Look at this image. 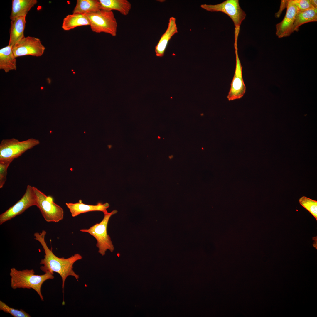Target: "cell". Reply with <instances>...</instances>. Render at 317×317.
Wrapping results in <instances>:
<instances>
[{
    "label": "cell",
    "instance_id": "6da1fadb",
    "mask_svg": "<svg viewBox=\"0 0 317 317\" xmlns=\"http://www.w3.org/2000/svg\"><path fill=\"white\" fill-rule=\"evenodd\" d=\"M46 231L43 230L41 232H35L34 234V239L38 241L42 245L44 251V258L41 259L40 264L43 265L40 269L45 273L50 272L53 273L56 272L61 277L62 280V292H64L65 280L69 276H72L78 281L79 275L73 270V265L77 261L82 259V256L77 253L67 258H59L55 255L48 247L45 241Z\"/></svg>",
    "mask_w": 317,
    "mask_h": 317
},
{
    "label": "cell",
    "instance_id": "7a4b0ae2",
    "mask_svg": "<svg viewBox=\"0 0 317 317\" xmlns=\"http://www.w3.org/2000/svg\"><path fill=\"white\" fill-rule=\"evenodd\" d=\"M53 273L47 272L41 275L35 274L33 269L18 270L14 268L10 269L11 286L14 289L17 288L32 289L39 295L41 301H43L41 289L43 283L49 279L54 278Z\"/></svg>",
    "mask_w": 317,
    "mask_h": 317
},
{
    "label": "cell",
    "instance_id": "3957f363",
    "mask_svg": "<svg viewBox=\"0 0 317 317\" xmlns=\"http://www.w3.org/2000/svg\"><path fill=\"white\" fill-rule=\"evenodd\" d=\"M117 212L116 210L110 213H104V217L99 223H97L88 229H82L80 231L89 233L96 239V247L98 252L102 256L104 255L107 250L112 252L114 247L110 236L107 232V227L109 220L112 216Z\"/></svg>",
    "mask_w": 317,
    "mask_h": 317
},
{
    "label": "cell",
    "instance_id": "277c9868",
    "mask_svg": "<svg viewBox=\"0 0 317 317\" xmlns=\"http://www.w3.org/2000/svg\"><path fill=\"white\" fill-rule=\"evenodd\" d=\"M90 22L92 31L100 33L104 32L116 36L117 24L112 11L100 9L99 11L83 14Z\"/></svg>",
    "mask_w": 317,
    "mask_h": 317
},
{
    "label": "cell",
    "instance_id": "5b68a950",
    "mask_svg": "<svg viewBox=\"0 0 317 317\" xmlns=\"http://www.w3.org/2000/svg\"><path fill=\"white\" fill-rule=\"evenodd\" d=\"M40 143L38 140L33 138L22 141L15 138L3 139L0 144V160L12 162Z\"/></svg>",
    "mask_w": 317,
    "mask_h": 317
},
{
    "label": "cell",
    "instance_id": "8992f818",
    "mask_svg": "<svg viewBox=\"0 0 317 317\" xmlns=\"http://www.w3.org/2000/svg\"><path fill=\"white\" fill-rule=\"evenodd\" d=\"M37 200L36 206L47 222H58L63 219L62 208L53 201V198L47 196L37 188L33 186Z\"/></svg>",
    "mask_w": 317,
    "mask_h": 317
},
{
    "label": "cell",
    "instance_id": "52a82bcc",
    "mask_svg": "<svg viewBox=\"0 0 317 317\" xmlns=\"http://www.w3.org/2000/svg\"><path fill=\"white\" fill-rule=\"evenodd\" d=\"M202 8L211 12H221L228 15L234 23L235 27H240L246 16L240 7L238 0H226L215 5L203 4Z\"/></svg>",
    "mask_w": 317,
    "mask_h": 317
},
{
    "label": "cell",
    "instance_id": "ba28073f",
    "mask_svg": "<svg viewBox=\"0 0 317 317\" xmlns=\"http://www.w3.org/2000/svg\"><path fill=\"white\" fill-rule=\"evenodd\" d=\"M33 206H37L36 197L33 186L28 185L21 198L0 215V225L20 215L28 208Z\"/></svg>",
    "mask_w": 317,
    "mask_h": 317
},
{
    "label": "cell",
    "instance_id": "9c48e42d",
    "mask_svg": "<svg viewBox=\"0 0 317 317\" xmlns=\"http://www.w3.org/2000/svg\"><path fill=\"white\" fill-rule=\"evenodd\" d=\"M45 49L39 39L30 36L25 37L12 47V51L16 58L28 55L41 56Z\"/></svg>",
    "mask_w": 317,
    "mask_h": 317
},
{
    "label": "cell",
    "instance_id": "30bf717a",
    "mask_svg": "<svg viewBox=\"0 0 317 317\" xmlns=\"http://www.w3.org/2000/svg\"><path fill=\"white\" fill-rule=\"evenodd\" d=\"M234 47L236 55V67L230 88L227 96L229 101L242 98L246 90V87L242 77V67L238 55L237 40H235Z\"/></svg>",
    "mask_w": 317,
    "mask_h": 317
},
{
    "label": "cell",
    "instance_id": "8fae6325",
    "mask_svg": "<svg viewBox=\"0 0 317 317\" xmlns=\"http://www.w3.org/2000/svg\"><path fill=\"white\" fill-rule=\"evenodd\" d=\"M286 8L284 18L276 25V34L279 38L289 36L293 33V26L298 9L292 0H288Z\"/></svg>",
    "mask_w": 317,
    "mask_h": 317
},
{
    "label": "cell",
    "instance_id": "7c38bea8",
    "mask_svg": "<svg viewBox=\"0 0 317 317\" xmlns=\"http://www.w3.org/2000/svg\"><path fill=\"white\" fill-rule=\"evenodd\" d=\"M65 204L73 217L90 211H100L104 213L107 212V209L109 207V204L107 202L104 204L99 202L96 205H90L83 203L81 200L75 203H68Z\"/></svg>",
    "mask_w": 317,
    "mask_h": 317
},
{
    "label": "cell",
    "instance_id": "4fadbf2b",
    "mask_svg": "<svg viewBox=\"0 0 317 317\" xmlns=\"http://www.w3.org/2000/svg\"><path fill=\"white\" fill-rule=\"evenodd\" d=\"M178 33L176 23V19L173 17L170 18L168 28L161 36L155 48V52L157 56L163 57L169 41L171 37Z\"/></svg>",
    "mask_w": 317,
    "mask_h": 317
},
{
    "label": "cell",
    "instance_id": "5bb4252c",
    "mask_svg": "<svg viewBox=\"0 0 317 317\" xmlns=\"http://www.w3.org/2000/svg\"><path fill=\"white\" fill-rule=\"evenodd\" d=\"M26 16H20L11 20L8 45L13 47L24 37Z\"/></svg>",
    "mask_w": 317,
    "mask_h": 317
},
{
    "label": "cell",
    "instance_id": "9a60e30c",
    "mask_svg": "<svg viewBox=\"0 0 317 317\" xmlns=\"http://www.w3.org/2000/svg\"><path fill=\"white\" fill-rule=\"evenodd\" d=\"M37 2V0H12L11 20L19 17L26 16L28 11Z\"/></svg>",
    "mask_w": 317,
    "mask_h": 317
},
{
    "label": "cell",
    "instance_id": "2e32d148",
    "mask_svg": "<svg viewBox=\"0 0 317 317\" xmlns=\"http://www.w3.org/2000/svg\"><path fill=\"white\" fill-rule=\"evenodd\" d=\"M0 69L5 72L16 70V58L12 50V47L8 45L0 49Z\"/></svg>",
    "mask_w": 317,
    "mask_h": 317
},
{
    "label": "cell",
    "instance_id": "e0dca14e",
    "mask_svg": "<svg viewBox=\"0 0 317 317\" xmlns=\"http://www.w3.org/2000/svg\"><path fill=\"white\" fill-rule=\"evenodd\" d=\"M101 9L112 11L115 10L122 14L127 15L131 8V4L127 0H99Z\"/></svg>",
    "mask_w": 317,
    "mask_h": 317
},
{
    "label": "cell",
    "instance_id": "ac0fdd59",
    "mask_svg": "<svg viewBox=\"0 0 317 317\" xmlns=\"http://www.w3.org/2000/svg\"><path fill=\"white\" fill-rule=\"evenodd\" d=\"M90 25V21L85 15L72 14L67 15L63 19L62 28L69 31L80 26Z\"/></svg>",
    "mask_w": 317,
    "mask_h": 317
},
{
    "label": "cell",
    "instance_id": "d6986e66",
    "mask_svg": "<svg viewBox=\"0 0 317 317\" xmlns=\"http://www.w3.org/2000/svg\"><path fill=\"white\" fill-rule=\"evenodd\" d=\"M317 9H312L298 11L293 24L292 31L298 32L299 27L308 22L317 21Z\"/></svg>",
    "mask_w": 317,
    "mask_h": 317
},
{
    "label": "cell",
    "instance_id": "ffe728a7",
    "mask_svg": "<svg viewBox=\"0 0 317 317\" xmlns=\"http://www.w3.org/2000/svg\"><path fill=\"white\" fill-rule=\"evenodd\" d=\"M100 9L99 0H77L72 13L73 14H84L96 12Z\"/></svg>",
    "mask_w": 317,
    "mask_h": 317
},
{
    "label": "cell",
    "instance_id": "44dd1931",
    "mask_svg": "<svg viewBox=\"0 0 317 317\" xmlns=\"http://www.w3.org/2000/svg\"><path fill=\"white\" fill-rule=\"evenodd\" d=\"M300 204L308 210L317 220V201L305 196L299 199Z\"/></svg>",
    "mask_w": 317,
    "mask_h": 317
},
{
    "label": "cell",
    "instance_id": "7402d4cb",
    "mask_svg": "<svg viewBox=\"0 0 317 317\" xmlns=\"http://www.w3.org/2000/svg\"><path fill=\"white\" fill-rule=\"evenodd\" d=\"M0 310L11 314L14 317H30L31 316L22 309H15L0 301Z\"/></svg>",
    "mask_w": 317,
    "mask_h": 317
},
{
    "label": "cell",
    "instance_id": "603a6c76",
    "mask_svg": "<svg viewBox=\"0 0 317 317\" xmlns=\"http://www.w3.org/2000/svg\"><path fill=\"white\" fill-rule=\"evenodd\" d=\"M12 161L5 160H0V188H1L5 183L7 174V170Z\"/></svg>",
    "mask_w": 317,
    "mask_h": 317
},
{
    "label": "cell",
    "instance_id": "cb8c5ba5",
    "mask_svg": "<svg viewBox=\"0 0 317 317\" xmlns=\"http://www.w3.org/2000/svg\"><path fill=\"white\" fill-rule=\"evenodd\" d=\"M292 1L296 6L298 11L315 9L311 4L310 0H292Z\"/></svg>",
    "mask_w": 317,
    "mask_h": 317
},
{
    "label": "cell",
    "instance_id": "d4e9b609",
    "mask_svg": "<svg viewBox=\"0 0 317 317\" xmlns=\"http://www.w3.org/2000/svg\"><path fill=\"white\" fill-rule=\"evenodd\" d=\"M288 3V0H282L281 1V5L279 11L275 14L276 18H279L285 8H286Z\"/></svg>",
    "mask_w": 317,
    "mask_h": 317
},
{
    "label": "cell",
    "instance_id": "484cf974",
    "mask_svg": "<svg viewBox=\"0 0 317 317\" xmlns=\"http://www.w3.org/2000/svg\"><path fill=\"white\" fill-rule=\"evenodd\" d=\"M317 1L316 0H310L311 4L315 9H317Z\"/></svg>",
    "mask_w": 317,
    "mask_h": 317
},
{
    "label": "cell",
    "instance_id": "4316f807",
    "mask_svg": "<svg viewBox=\"0 0 317 317\" xmlns=\"http://www.w3.org/2000/svg\"><path fill=\"white\" fill-rule=\"evenodd\" d=\"M108 146L109 147V148H111V147H112V146L111 145H108Z\"/></svg>",
    "mask_w": 317,
    "mask_h": 317
},
{
    "label": "cell",
    "instance_id": "83f0119b",
    "mask_svg": "<svg viewBox=\"0 0 317 317\" xmlns=\"http://www.w3.org/2000/svg\"><path fill=\"white\" fill-rule=\"evenodd\" d=\"M158 138L159 139H160V137H158Z\"/></svg>",
    "mask_w": 317,
    "mask_h": 317
}]
</instances>
